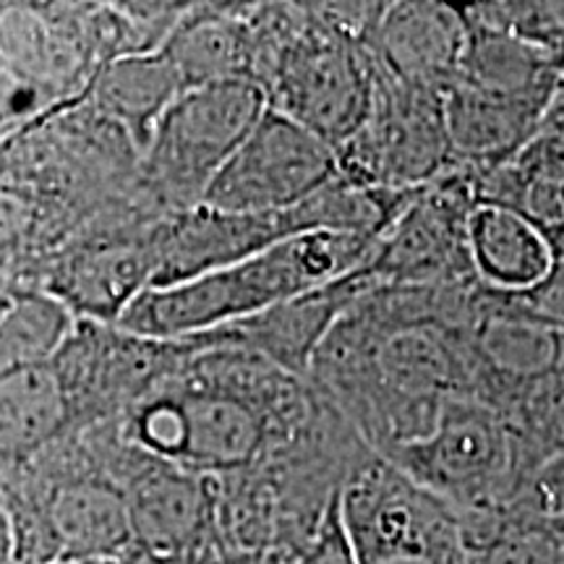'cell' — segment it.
<instances>
[{
    "label": "cell",
    "mask_w": 564,
    "mask_h": 564,
    "mask_svg": "<svg viewBox=\"0 0 564 564\" xmlns=\"http://www.w3.org/2000/svg\"><path fill=\"white\" fill-rule=\"evenodd\" d=\"M183 82L162 53L133 55L105 66L84 100L116 121L144 154L160 118L183 95Z\"/></svg>",
    "instance_id": "obj_20"
},
{
    "label": "cell",
    "mask_w": 564,
    "mask_h": 564,
    "mask_svg": "<svg viewBox=\"0 0 564 564\" xmlns=\"http://www.w3.org/2000/svg\"><path fill=\"white\" fill-rule=\"evenodd\" d=\"M468 24L444 3H384L369 37L377 70L394 82L444 91L460 68Z\"/></svg>",
    "instance_id": "obj_15"
},
{
    "label": "cell",
    "mask_w": 564,
    "mask_h": 564,
    "mask_svg": "<svg viewBox=\"0 0 564 564\" xmlns=\"http://www.w3.org/2000/svg\"><path fill=\"white\" fill-rule=\"evenodd\" d=\"M358 564H468L460 512L369 453L343 489Z\"/></svg>",
    "instance_id": "obj_10"
},
{
    "label": "cell",
    "mask_w": 564,
    "mask_h": 564,
    "mask_svg": "<svg viewBox=\"0 0 564 564\" xmlns=\"http://www.w3.org/2000/svg\"><path fill=\"white\" fill-rule=\"evenodd\" d=\"M468 564H564V514L523 502L460 512Z\"/></svg>",
    "instance_id": "obj_21"
},
{
    "label": "cell",
    "mask_w": 564,
    "mask_h": 564,
    "mask_svg": "<svg viewBox=\"0 0 564 564\" xmlns=\"http://www.w3.org/2000/svg\"><path fill=\"white\" fill-rule=\"evenodd\" d=\"M74 564H116V562H74Z\"/></svg>",
    "instance_id": "obj_28"
},
{
    "label": "cell",
    "mask_w": 564,
    "mask_h": 564,
    "mask_svg": "<svg viewBox=\"0 0 564 564\" xmlns=\"http://www.w3.org/2000/svg\"><path fill=\"white\" fill-rule=\"evenodd\" d=\"M384 460L457 512L518 502L541 468L512 423L474 398L453 400L432 432Z\"/></svg>",
    "instance_id": "obj_7"
},
{
    "label": "cell",
    "mask_w": 564,
    "mask_h": 564,
    "mask_svg": "<svg viewBox=\"0 0 564 564\" xmlns=\"http://www.w3.org/2000/svg\"><path fill=\"white\" fill-rule=\"evenodd\" d=\"M476 288H373L324 337L308 379L371 453L423 440L453 400H478Z\"/></svg>",
    "instance_id": "obj_1"
},
{
    "label": "cell",
    "mask_w": 564,
    "mask_h": 564,
    "mask_svg": "<svg viewBox=\"0 0 564 564\" xmlns=\"http://www.w3.org/2000/svg\"><path fill=\"white\" fill-rule=\"evenodd\" d=\"M384 3H259L253 84L267 108L329 147L361 131L373 105L369 37Z\"/></svg>",
    "instance_id": "obj_3"
},
{
    "label": "cell",
    "mask_w": 564,
    "mask_h": 564,
    "mask_svg": "<svg viewBox=\"0 0 564 564\" xmlns=\"http://www.w3.org/2000/svg\"><path fill=\"white\" fill-rule=\"evenodd\" d=\"M259 3H188L162 47L183 89L223 82H253L259 55Z\"/></svg>",
    "instance_id": "obj_16"
},
{
    "label": "cell",
    "mask_w": 564,
    "mask_h": 564,
    "mask_svg": "<svg viewBox=\"0 0 564 564\" xmlns=\"http://www.w3.org/2000/svg\"><path fill=\"white\" fill-rule=\"evenodd\" d=\"M116 564H228L225 554H188V556H162L144 552L139 546H129L118 556Z\"/></svg>",
    "instance_id": "obj_25"
},
{
    "label": "cell",
    "mask_w": 564,
    "mask_h": 564,
    "mask_svg": "<svg viewBox=\"0 0 564 564\" xmlns=\"http://www.w3.org/2000/svg\"><path fill=\"white\" fill-rule=\"evenodd\" d=\"M340 175L337 150L314 131L267 108L212 181L199 207L228 215H270L312 199Z\"/></svg>",
    "instance_id": "obj_12"
},
{
    "label": "cell",
    "mask_w": 564,
    "mask_h": 564,
    "mask_svg": "<svg viewBox=\"0 0 564 564\" xmlns=\"http://www.w3.org/2000/svg\"><path fill=\"white\" fill-rule=\"evenodd\" d=\"M468 249L476 280L497 293H531L556 267L544 230L499 204H478L470 212Z\"/></svg>",
    "instance_id": "obj_19"
},
{
    "label": "cell",
    "mask_w": 564,
    "mask_h": 564,
    "mask_svg": "<svg viewBox=\"0 0 564 564\" xmlns=\"http://www.w3.org/2000/svg\"><path fill=\"white\" fill-rule=\"evenodd\" d=\"M533 316L564 333V264H556L552 278L531 293L514 295Z\"/></svg>",
    "instance_id": "obj_24"
},
{
    "label": "cell",
    "mask_w": 564,
    "mask_h": 564,
    "mask_svg": "<svg viewBox=\"0 0 564 564\" xmlns=\"http://www.w3.org/2000/svg\"><path fill=\"white\" fill-rule=\"evenodd\" d=\"M327 408L308 377L257 352L183 337L173 364L116 423L141 453L220 481L272 460Z\"/></svg>",
    "instance_id": "obj_2"
},
{
    "label": "cell",
    "mask_w": 564,
    "mask_h": 564,
    "mask_svg": "<svg viewBox=\"0 0 564 564\" xmlns=\"http://www.w3.org/2000/svg\"><path fill=\"white\" fill-rule=\"evenodd\" d=\"M478 207L474 175L455 167L415 196L400 220L379 238L366 274L379 288L453 285L476 280L468 220Z\"/></svg>",
    "instance_id": "obj_13"
},
{
    "label": "cell",
    "mask_w": 564,
    "mask_h": 564,
    "mask_svg": "<svg viewBox=\"0 0 564 564\" xmlns=\"http://www.w3.org/2000/svg\"><path fill=\"white\" fill-rule=\"evenodd\" d=\"M562 447H564V444H562Z\"/></svg>",
    "instance_id": "obj_30"
},
{
    "label": "cell",
    "mask_w": 564,
    "mask_h": 564,
    "mask_svg": "<svg viewBox=\"0 0 564 564\" xmlns=\"http://www.w3.org/2000/svg\"><path fill=\"white\" fill-rule=\"evenodd\" d=\"M228 564H241V562H230V560H228Z\"/></svg>",
    "instance_id": "obj_29"
},
{
    "label": "cell",
    "mask_w": 564,
    "mask_h": 564,
    "mask_svg": "<svg viewBox=\"0 0 564 564\" xmlns=\"http://www.w3.org/2000/svg\"><path fill=\"white\" fill-rule=\"evenodd\" d=\"M267 112L253 82L186 89L160 118L139 162V192L162 215L196 209L212 181Z\"/></svg>",
    "instance_id": "obj_8"
},
{
    "label": "cell",
    "mask_w": 564,
    "mask_h": 564,
    "mask_svg": "<svg viewBox=\"0 0 564 564\" xmlns=\"http://www.w3.org/2000/svg\"><path fill=\"white\" fill-rule=\"evenodd\" d=\"M118 476L129 502L131 546L162 556L225 554L215 478L141 453L123 436Z\"/></svg>",
    "instance_id": "obj_14"
},
{
    "label": "cell",
    "mask_w": 564,
    "mask_h": 564,
    "mask_svg": "<svg viewBox=\"0 0 564 564\" xmlns=\"http://www.w3.org/2000/svg\"><path fill=\"white\" fill-rule=\"evenodd\" d=\"M167 220L137 192L76 232L47 262L34 291L58 299L76 319L118 324L158 282Z\"/></svg>",
    "instance_id": "obj_9"
},
{
    "label": "cell",
    "mask_w": 564,
    "mask_h": 564,
    "mask_svg": "<svg viewBox=\"0 0 564 564\" xmlns=\"http://www.w3.org/2000/svg\"><path fill=\"white\" fill-rule=\"evenodd\" d=\"M152 51L137 3H0V53L45 112L84 97L110 63Z\"/></svg>",
    "instance_id": "obj_6"
},
{
    "label": "cell",
    "mask_w": 564,
    "mask_h": 564,
    "mask_svg": "<svg viewBox=\"0 0 564 564\" xmlns=\"http://www.w3.org/2000/svg\"><path fill=\"white\" fill-rule=\"evenodd\" d=\"M0 564H17V554H13V531L9 510H6L3 491H0Z\"/></svg>",
    "instance_id": "obj_26"
},
{
    "label": "cell",
    "mask_w": 564,
    "mask_h": 564,
    "mask_svg": "<svg viewBox=\"0 0 564 564\" xmlns=\"http://www.w3.org/2000/svg\"><path fill=\"white\" fill-rule=\"evenodd\" d=\"M118 449V423H100L0 476L17 564L116 562L131 546Z\"/></svg>",
    "instance_id": "obj_4"
},
{
    "label": "cell",
    "mask_w": 564,
    "mask_h": 564,
    "mask_svg": "<svg viewBox=\"0 0 564 564\" xmlns=\"http://www.w3.org/2000/svg\"><path fill=\"white\" fill-rule=\"evenodd\" d=\"M552 105L497 95L453 79L444 89V118L457 167H489L514 158L544 129Z\"/></svg>",
    "instance_id": "obj_17"
},
{
    "label": "cell",
    "mask_w": 564,
    "mask_h": 564,
    "mask_svg": "<svg viewBox=\"0 0 564 564\" xmlns=\"http://www.w3.org/2000/svg\"><path fill=\"white\" fill-rule=\"evenodd\" d=\"M373 105L361 131L337 150L340 173L361 186L415 192L457 167L444 91L394 82L373 66Z\"/></svg>",
    "instance_id": "obj_11"
},
{
    "label": "cell",
    "mask_w": 564,
    "mask_h": 564,
    "mask_svg": "<svg viewBox=\"0 0 564 564\" xmlns=\"http://www.w3.org/2000/svg\"><path fill=\"white\" fill-rule=\"evenodd\" d=\"M241 564H358L352 552L350 535L343 523V497L329 510L319 531L312 539L293 549H280V552L264 554L259 560H230Z\"/></svg>",
    "instance_id": "obj_22"
},
{
    "label": "cell",
    "mask_w": 564,
    "mask_h": 564,
    "mask_svg": "<svg viewBox=\"0 0 564 564\" xmlns=\"http://www.w3.org/2000/svg\"><path fill=\"white\" fill-rule=\"evenodd\" d=\"M74 432L79 421L55 356L0 371V476Z\"/></svg>",
    "instance_id": "obj_18"
},
{
    "label": "cell",
    "mask_w": 564,
    "mask_h": 564,
    "mask_svg": "<svg viewBox=\"0 0 564 564\" xmlns=\"http://www.w3.org/2000/svg\"><path fill=\"white\" fill-rule=\"evenodd\" d=\"M42 105L32 95L19 76L13 74L3 53H0V141H6L11 133H17L21 126L30 123L32 118L42 116Z\"/></svg>",
    "instance_id": "obj_23"
},
{
    "label": "cell",
    "mask_w": 564,
    "mask_h": 564,
    "mask_svg": "<svg viewBox=\"0 0 564 564\" xmlns=\"http://www.w3.org/2000/svg\"><path fill=\"white\" fill-rule=\"evenodd\" d=\"M377 243V236L361 232H301L202 278L141 293L118 327L154 340H183L246 322L364 270Z\"/></svg>",
    "instance_id": "obj_5"
},
{
    "label": "cell",
    "mask_w": 564,
    "mask_h": 564,
    "mask_svg": "<svg viewBox=\"0 0 564 564\" xmlns=\"http://www.w3.org/2000/svg\"><path fill=\"white\" fill-rule=\"evenodd\" d=\"M11 299H13V291H11V288L0 285V316H3V314H6V308L11 306Z\"/></svg>",
    "instance_id": "obj_27"
}]
</instances>
